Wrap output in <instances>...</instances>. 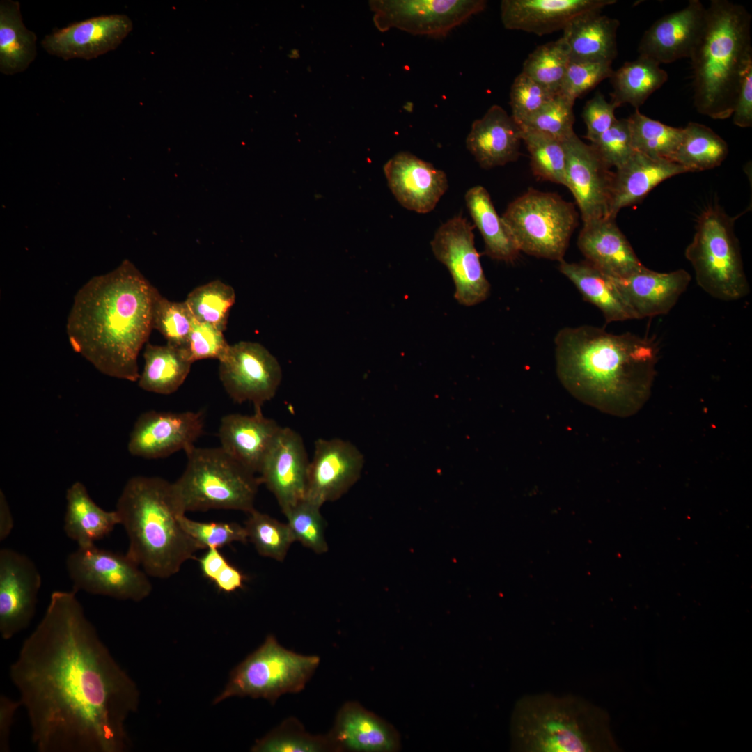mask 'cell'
<instances>
[{"label": "cell", "mask_w": 752, "mask_h": 752, "mask_svg": "<svg viewBox=\"0 0 752 752\" xmlns=\"http://www.w3.org/2000/svg\"><path fill=\"white\" fill-rule=\"evenodd\" d=\"M77 592L54 591L10 668L39 752H123L135 682L86 617Z\"/></svg>", "instance_id": "obj_1"}, {"label": "cell", "mask_w": 752, "mask_h": 752, "mask_svg": "<svg viewBox=\"0 0 752 752\" xmlns=\"http://www.w3.org/2000/svg\"><path fill=\"white\" fill-rule=\"evenodd\" d=\"M157 292L127 260L91 278L75 294L67 318L73 350L107 376L138 381V356L153 329Z\"/></svg>", "instance_id": "obj_2"}, {"label": "cell", "mask_w": 752, "mask_h": 752, "mask_svg": "<svg viewBox=\"0 0 752 752\" xmlns=\"http://www.w3.org/2000/svg\"><path fill=\"white\" fill-rule=\"evenodd\" d=\"M554 339L558 379L579 401L626 417L649 398L659 359L654 338L583 325L563 328Z\"/></svg>", "instance_id": "obj_3"}, {"label": "cell", "mask_w": 752, "mask_h": 752, "mask_svg": "<svg viewBox=\"0 0 752 752\" xmlns=\"http://www.w3.org/2000/svg\"><path fill=\"white\" fill-rule=\"evenodd\" d=\"M116 510L128 537L127 555L149 577H171L201 550L180 525L179 516L185 513L173 483L157 476H133Z\"/></svg>", "instance_id": "obj_4"}, {"label": "cell", "mask_w": 752, "mask_h": 752, "mask_svg": "<svg viewBox=\"0 0 752 752\" xmlns=\"http://www.w3.org/2000/svg\"><path fill=\"white\" fill-rule=\"evenodd\" d=\"M751 15L728 0H712L705 24L690 60L694 104L702 115L716 120L732 116L741 79L752 62Z\"/></svg>", "instance_id": "obj_5"}, {"label": "cell", "mask_w": 752, "mask_h": 752, "mask_svg": "<svg viewBox=\"0 0 752 752\" xmlns=\"http://www.w3.org/2000/svg\"><path fill=\"white\" fill-rule=\"evenodd\" d=\"M511 749L518 752H608L619 748L607 712L574 695H526L510 720Z\"/></svg>", "instance_id": "obj_6"}, {"label": "cell", "mask_w": 752, "mask_h": 752, "mask_svg": "<svg viewBox=\"0 0 752 752\" xmlns=\"http://www.w3.org/2000/svg\"><path fill=\"white\" fill-rule=\"evenodd\" d=\"M187 464L180 477L173 483L182 511L212 509L240 510L249 513L254 508L259 476L220 446L198 448L185 451Z\"/></svg>", "instance_id": "obj_7"}, {"label": "cell", "mask_w": 752, "mask_h": 752, "mask_svg": "<svg viewBox=\"0 0 752 752\" xmlns=\"http://www.w3.org/2000/svg\"><path fill=\"white\" fill-rule=\"evenodd\" d=\"M698 285L722 301L739 300L749 292L734 219L718 205L705 210L685 250Z\"/></svg>", "instance_id": "obj_8"}, {"label": "cell", "mask_w": 752, "mask_h": 752, "mask_svg": "<svg viewBox=\"0 0 752 752\" xmlns=\"http://www.w3.org/2000/svg\"><path fill=\"white\" fill-rule=\"evenodd\" d=\"M320 659L283 647L269 634L263 643L230 673L226 685L214 699L216 705L230 697L263 698L274 705L283 695L305 689Z\"/></svg>", "instance_id": "obj_9"}, {"label": "cell", "mask_w": 752, "mask_h": 752, "mask_svg": "<svg viewBox=\"0 0 752 752\" xmlns=\"http://www.w3.org/2000/svg\"><path fill=\"white\" fill-rule=\"evenodd\" d=\"M501 217L519 251L559 262L578 225L572 203L532 188L511 202Z\"/></svg>", "instance_id": "obj_10"}, {"label": "cell", "mask_w": 752, "mask_h": 752, "mask_svg": "<svg viewBox=\"0 0 752 752\" xmlns=\"http://www.w3.org/2000/svg\"><path fill=\"white\" fill-rule=\"evenodd\" d=\"M72 589L119 600L140 602L152 587L146 572L127 554L98 548L78 547L66 558Z\"/></svg>", "instance_id": "obj_11"}, {"label": "cell", "mask_w": 752, "mask_h": 752, "mask_svg": "<svg viewBox=\"0 0 752 752\" xmlns=\"http://www.w3.org/2000/svg\"><path fill=\"white\" fill-rule=\"evenodd\" d=\"M381 31L395 28L413 35L440 38L483 12L485 0H379L370 1Z\"/></svg>", "instance_id": "obj_12"}, {"label": "cell", "mask_w": 752, "mask_h": 752, "mask_svg": "<svg viewBox=\"0 0 752 752\" xmlns=\"http://www.w3.org/2000/svg\"><path fill=\"white\" fill-rule=\"evenodd\" d=\"M473 227L462 216H455L436 230L432 251L448 269L455 287L454 297L471 306L485 300L490 290L474 242Z\"/></svg>", "instance_id": "obj_13"}, {"label": "cell", "mask_w": 752, "mask_h": 752, "mask_svg": "<svg viewBox=\"0 0 752 752\" xmlns=\"http://www.w3.org/2000/svg\"><path fill=\"white\" fill-rule=\"evenodd\" d=\"M219 375L234 402H250L254 408H261L276 394L282 371L276 359L262 345L240 341L230 345L219 361Z\"/></svg>", "instance_id": "obj_14"}, {"label": "cell", "mask_w": 752, "mask_h": 752, "mask_svg": "<svg viewBox=\"0 0 752 752\" xmlns=\"http://www.w3.org/2000/svg\"><path fill=\"white\" fill-rule=\"evenodd\" d=\"M563 143L566 153L564 185L572 194L583 224L609 217L614 172L593 146L576 134Z\"/></svg>", "instance_id": "obj_15"}, {"label": "cell", "mask_w": 752, "mask_h": 752, "mask_svg": "<svg viewBox=\"0 0 752 752\" xmlns=\"http://www.w3.org/2000/svg\"><path fill=\"white\" fill-rule=\"evenodd\" d=\"M42 578L34 562L10 548L0 550V634L8 640L25 629L36 611Z\"/></svg>", "instance_id": "obj_16"}, {"label": "cell", "mask_w": 752, "mask_h": 752, "mask_svg": "<svg viewBox=\"0 0 752 752\" xmlns=\"http://www.w3.org/2000/svg\"><path fill=\"white\" fill-rule=\"evenodd\" d=\"M203 430L202 412L148 411L134 423L127 449L131 455L141 458L166 457L194 446Z\"/></svg>", "instance_id": "obj_17"}, {"label": "cell", "mask_w": 752, "mask_h": 752, "mask_svg": "<svg viewBox=\"0 0 752 752\" xmlns=\"http://www.w3.org/2000/svg\"><path fill=\"white\" fill-rule=\"evenodd\" d=\"M364 460L351 442L318 439L309 463L305 499L322 506L340 498L357 481Z\"/></svg>", "instance_id": "obj_18"}, {"label": "cell", "mask_w": 752, "mask_h": 752, "mask_svg": "<svg viewBox=\"0 0 752 752\" xmlns=\"http://www.w3.org/2000/svg\"><path fill=\"white\" fill-rule=\"evenodd\" d=\"M309 463L301 435L281 427L258 474L283 513L305 499Z\"/></svg>", "instance_id": "obj_19"}, {"label": "cell", "mask_w": 752, "mask_h": 752, "mask_svg": "<svg viewBox=\"0 0 752 752\" xmlns=\"http://www.w3.org/2000/svg\"><path fill=\"white\" fill-rule=\"evenodd\" d=\"M132 29L125 15H100L76 22L46 36L45 50L64 60L93 59L116 49Z\"/></svg>", "instance_id": "obj_20"}, {"label": "cell", "mask_w": 752, "mask_h": 752, "mask_svg": "<svg viewBox=\"0 0 752 752\" xmlns=\"http://www.w3.org/2000/svg\"><path fill=\"white\" fill-rule=\"evenodd\" d=\"M706 8L699 0H690L682 9L665 15L643 33L639 46V56L659 65L684 58H690L703 33Z\"/></svg>", "instance_id": "obj_21"}, {"label": "cell", "mask_w": 752, "mask_h": 752, "mask_svg": "<svg viewBox=\"0 0 752 752\" xmlns=\"http://www.w3.org/2000/svg\"><path fill=\"white\" fill-rule=\"evenodd\" d=\"M384 172L398 203L417 213L434 210L448 187L443 171L409 152H400L388 160Z\"/></svg>", "instance_id": "obj_22"}, {"label": "cell", "mask_w": 752, "mask_h": 752, "mask_svg": "<svg viewBox=\"0 0 752 752\" xmlns=\"http://www.w3.org/2000/svg\"><path fill=\"white\" fill-rule=\"evenodd\" d=\"M616 0H503L501 19L508 30L544 36L563 30L574 17L602 11Z\"/></svg>", "instance_id": "obj_23"}, {"label": "cell", "mask_w": 752, "mask_h": 752, "mask_svg": "<svg viewBox=\"0 0 752 752\" xmlns=\"http://www.w3.org/2000/svg\"><path fill=\"white\" fill-rule=\"evenodd\" d=\"M328 735L335 752H393L400 748L395 728L353 701L340 708Z\"/></svg>", "instance_id": "obj_24"}, {"label": "cell", "mask_w": 752, "mask_h": 752, "mask_svg": "<svg viewBox=\"0 0 752 752\" xmlns=\"http://www.w3.org/2000/svg\"><path fill=\"white\" fill-rule=\"evenodd\" d=\"M281 426L265 417L261 408L252 415L229 414L221 419L220 447L254 473H259Z\"/></svg>", "instance_id": "obj_25"}, {"label": "cell", "mask_w": 752, "mask_h": 752, "mask_svg": "<svg viewBox=\"0 0 752 752\" xmlns=\"http://www.w3.org/2000/svg\"><path fill=\"white\" fill-rule=\"evenodd\" d=\"M577 244L586 261L611 277L626 278L644 267L618 227L616 218L583 224Z\"/></svg>", "instance_id": "obj_26"}, {"label": "cell", "mask_w": 752, "mask_h": 752, "mask_svg": "<svg viewBox=\"0 0 752 752\" xmlns=\"http://www.w3.org/2000/svg\"><path fill=\"white\" fill-rule=\"evenodd\" d=\"M636 318L666 315L677 304L691 281V275L680 269L657 272L645 266L623 279L614 278Z\"/></svg>", "instance_id": "obj_27"}, {"label": "cell", "mask_w": 752, "mask_h": 752, "mask_svg": "<svg viewBox=\"0 0 752 752\" xmlns=\"http://www.w3.org/2000/svg\"><path fill=\"white\" fill-rule=\"evenodd\" d=\"M522 142L520 127L503 108L494 104L473 122L466 146L478 164L489 169L517 159Z\"/></svg>", "instance_id": "obj_28"}, {"label": "cell", "mask_w": 752, "mask_h": 752, "mask_svg": "<svg viewBox=\"0 0 752 752\" xmlns=\"http://www.w3.org/2000/svg\"><path fill=\"white\" fill-rule=\"evenodd\" d=\"M686 172L684 167L673 161L634 151L628 161L614 172L609 217L616 218L622 208L639 203L664 180Z\"/></svg>", "instance_id": "obj_29"}, {"label": "cell", "mask_w": 752, "mask_h": 752, "mask_svg": "<svg viewBox=\"0 0 752 752\" xmlns=\"http://www.w3.org/2000/svg\"><path fill=\"white\" fill-rule=\"evenodd\" d=\"M617 19L591 11L572 19L563 29L570 61L611 63L616 58Z\"/></svg>", "instance_id": "obj_30"}, {"label": "cell", "mask_w": 752, "mask_h": 752, "mask_svg": "<svg viewBox=\"0 0 752 752\" xmlns=\"http://www.w3.org/2000/svg\"><path fill=\"white\" fill-rule=\"evenodd\" d=\"M559 271L577 288L584 299L597 307L606 323L637 319L615 279L587 261H560Z\"/></svg>", "instance_id": "obj_31"}, {"label": "cell", "mask_w": 752, "mask_h": 752, "mask_svg": "<svg viewBox=\"0 0 752 752\" xmlns=\"http://www.w3.org/2000/svg\"><path fill=\"white\" fill-rule=\"evenodd\" d=\"M65 499L63 531L78 547L95 545L120 524L118 512L97 505L81 482L76 481L68 488Z\"/></svg>", "instance_id": "obj_32"}, {"label": "cell", "mask_w": 752, "mask_h": 752, "mask_svg": "<svg viewBox=\"0 0 752 752\" xmlns=\"http://www.w3.org/2000/svg\"><path fill=\"white\" fill-rule=\"evenodd\" d=\"M37 37L24 26L18 1L0 2V71L13 75L27 69L37 55Z\"/></svg>", "instance_id": "obj_33"}, {"label": "cell", "mask_w": 752, "mask_h": 752, "mask_svg": "<svg viewBox=\"0 0 752 752\" xmlns=\"http://www.w3.org/2000/svg\"><path fill=\"white\" fill-rule=\"evenodd\" d=\"M465 202L470 215L485 244V253L492 259L513 262L517 249L501 217L496 212L487 189L480 185L470 188Z\"/></svg>", "instance_id": "obj_34"}, {"label": "cell", "mask_w": 752, "mask_h": 752, "mask_svg": "<svg viewBox=\"0 0 752 752\" xmlns=\"http://www.w3.org/2000/svg\"><path fill=\"white\" fill-rule=\"evenodd\" d=\"M145 364L138 379L144 391L162 395L175 392L188 376L191 364L185 350L169 344L146 343Z\"/></svg>", "instance_id": "obj_35"}, {"label": "cell", "mask_w": 752, "mask_h": 752, "mask_svg": "<svg viewBox=\"0 0 752 752\" xmlns=\"http://www.w3.org/2000/svg\"><path fill=\"white\" fill-rule=\"evenodd\" d=\"M609 79L613 88L611 102L618 107L629 104L639 109L667 81L668 74L658 63L639 55L613 70Z\"/></svg>", "instance_id": "obj_36"}, {"label": "cell", "mask_w": 752, "mask_h": 752, "mask_svg": "<svg viewBox=\"0 0 752 752\" xmlns=\"http://www.w3.org/2000/svg\"><path fill=\"white\" fill-rule=\"evenodd\" d=\"M728 154L727 143L711 128L690 122L683 127L680 145L672 161L687 172L712 169L719 166Z\"/></svg>", "instance_id": "obj_37"}, {"label": "cell", "mask_w": 752, "mask_h": 752, "mask_svg": "<svg viewBox=\"0 0 752 752\" xmlns=\"http://www.w3.org/2000/svg\"><path fill=\"white\" fill-rule=\"evenodd\" d=\"M634 151L653 158L672 159L682 137L683 128L652 119L635 109L627 118Z\"/></svg>", "instance_id": "obj_38"}, {"label": "cell", "mask_w": 752, "mask_h": 752, "mask_svg": "<svg viewBox=\"0 0 752 752\" xmlns=\"http://www.w3.org/2000/svg\"><path fill=\"white\" fill-rule=\"evenodd\" d=\"M254 752H335L328 735L308 733L296 718L284 720L251 749Z\"/></svg>", "instance_id": "obj_39"}, {"label": "cell", "mask_w": 752, "mask_h": 752, "mask_svg": "<svg viewBox=\"0 0 752 752\" xmlns=\"http://www.w3.org/2000/svg\"><path fill=\"white\" fill-rule=\"evenodd\" d=\"M570 58L561 37L536 47L523 63L522 72L557 95L561 89Z\"/></svg>", "instance_id": "obj_40"}, {"label": "cell", "mask_w": 752, "mask_h": 752, "mask_svg": "<svg viewBox=\"0 0 752 752\" xmlns=\"http://www.w3.org/2000/svg\"><path fill=\"white\" fill-rule=\"evenodd\" d=\"M235 301L234 289L219 280H214L192 290L185 301L195 320L224 331Z\"/></svg>", "instance_id": "obj_41"}, {"label": "cell", "mask_w": 752, "mask_h": 752, "mask_svg": "<svg viewBox=\"0 0 752 752\" xmlns=\"http://www.w3.org/2000/svg\"><path fill=\"white\" fill-rule=\"evenodd\" d=\"M520 128L522 141L530 154L533 175L541 180L564 185L566 153L563 143L544 134Z\"/></svg>", "instance_id": "obj_42"}, {"label": "cell", "mask_w": 752, "mask_h": 752, "mask_svg": "<svg viewBox=\"0 0 752 752\" xmlns=\"http://www.w3.org/2000/svg\"><path fill=\"white\" fill-rule=\"evenodd\" d=\"M245 522L248 539L258 553L265 557L283 561L290 545L295 542L288 524H283L256 509Z\"/></svg>", "instance_id": "obj_43"}, {"label": "cell", "mask_w": 752, "mask_h": 752, "mask_svg": "<svg viewBox=\"0 0 752 752\" xmlns=\"http://www.w3.org/2000/svg\"><path fill=\"white\" fill-rule=\"evenodd\" d=\"M194 317L185 301H171L157 292L152 310V328L159 331L167 344L185 349Z\"/></svg>", "instance_id": "obj_44"}, {"label": "cell", "mask_w": 752, "mask_h": 752, "mask_svg": "<svg viewBox=\"0 0 752 752\" xmlns=\"http://www.w3.org/2000/svg\"><path fill=\"white\" fill-rule=\"evenodd\" d=\"M320 507L304 499L283 512L295 542H301L316 554H323L328 550Z\"/></svg>", "instance_id": "obj_45"}, {"label": "cell", "mask_w": 752, "mask_h": 752, "mask_svg": "<svg viewBox=\"0 0 752 752\" xmlns=\"http://www.w3.org/2000/svg\"><path fill=\"white\" fill-rule=\"evenodd\" d=\"M574 104L567 98L556 95L538 112L518 125L564 142L575 134Z\"/></svg>", "instance_id": "obj_46"}, {"label": "cell", "mask_w": 752, "mask_h": 752, "mask_svg": "<svg viewBox=\"0 0 752 752\" xmlns=\"http://www.w3.org/2000/svg\"><path fill=\"white\" fill-rule=\"evenodd\" d=\"M179 522L201 550L220 549L233 542L246 543L249 540L244 526L237 523L198 522L185 514L179 516Z\"/></svg>", "instance_id": "obj_47"}, {"label": "cell", "mask_w": 752, "mask_h": 752, "mask_svg": "<svg viewBox=\"0 0 752 752\" xmlns=\"http://www.w3.org/2000/svg\"><path fill=\"white\" fill-rule=\"evenodd\" d=\"M611 63L570 61L561 89L557 95L575 102L581 95L610 78L613 70Z\"/></svg>", "instance_id": "obj_48"}, {"label": "cell", "mask_w": 752, "mask_h": 752, "mask_svg": "<svg viewBox=\"0 0 752 752\" xmlns=\"http://www.w3.org/2000/svg\"><path fill=\"white\" fill-rule=\"evenodd\" d=\"M555 95L521 72L515 78L510 88L511 116L519 125L538 112Z\"/></svg>", "instance_id": "obj_49"}, {"label": "cell", "mask_w": 752, "mask_h": 752, "mask_svg": "<svg viewBox=\"0 0 752 752\" xmlns=\"http://www.w3.org/2000/svg\"><path fill=\"white\" fill-rule=\"evenodd\" d=\"M590 144L610 168L616 169L625 164L634 152L627 118L617 119L609 130Z\"/></svg>", "instance_id": "obj_50"}, {"label": "cell", "mask_w": 752, "mask_h": 752, "mask_svg": "<svg viewBox=\"0 0 752 752\" xmlns=\"http://www.w3.org/2000/svg\"><path fill=\"white\" fill-rule=\"evenodd\" d=\"M224 331L216 327L199 322L194 318L185 352L194 363L205 359L221 360L227 354L230 345L226 340Z\"/></svg>", "instance_id": "obj_51"}, {"label": "cell", "mask_w": 752, "mask_h": 752, "mask_svg": "<svg viewBox=\"0 0 752 752\" xmlns=\"http://www.w3.org/2000/svg\"><path fill=\"white\" fill-rule=\"evenodd\" d=\"M618 107L611 101L608 102L600 92L588 100L582 111L586 126L585 138L591 143L609 130L617 120L615 111Z\"/></svg>", "instance_id": "obj_52"}, {"label": "cell", "mask_w": 752, "mask_h": 752, "mask_svg": "<svg viewBox=\"0 0 752 752\" xmlns=\"http://www.w3.org/2000/svg\"><path fill=\"white\" fill-rule=\"evenodd\" d=\"M731 116L733 123L739 127L752 125V62L744 71Z\"/></svg>", "instance_id": "obj_53"}, {"label": "cell", "mask_w": 752, "mask_h": 752, "mask_svg": "<svg viewBox=\"0 0 752 752\" xmlns=\"http://www.w3.org/2000/svg\"><path fill=\"white\" fill-rule=\"evenodd\" d=\"M21 706L19 700L1 695L0 698V751H10V737L12 724L17 710Z\"/></svg>", "instance_id": "obj_54"}, {"label": "cell", "mask_w": 752, "mask_h": 752, "mask_svg": "<svg viewBox=\"0 0 752 752\" xmlns=\"http://www.w3.org/2000/svg\"><path fill=\"white\" fill-rule=\"evenodd\" d=\"M245 575L229 562L212 581L219 591L230 593L242 588Z\"/></svg>", "instance_id": "obj_55"}, {"label": "cell", "mask_w": 752, "mask_h": 752, "mask_svg": "<svg viewBox=\"0 0 752 752\" xmlns=\"http://www.w3.org/2000/svg\"><path fill=\"white\" fill-rule=\"evenodd\" d=\"M198 561L203 576L210 581H212L228 563L219 549L217 548L207 549Z\"/></svg>", "instance_id": "obj_56"}, {"label": "cell", "mask_w": 752, "mask_h": 752, "mask_svg": "<svg viewBox=\"0 0 752 752\" xmlns=\"http://www.w3.org/2000/svg\"><path fill=\"white\" fill-rule=\"evenodd\" d=\"M14 526V519L7 501L2 490L0 491V541L6 539Z\"/></svg>", "instance_id": "obj_57"}]
</instances>
